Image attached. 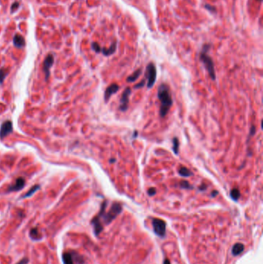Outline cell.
<instances>
[{
    "mask_svg": "<svg viewBox=\"0 0 263 264\" xmlns=\"http://www.w3.org/2000/svg\"><path fill=\"white\" fill-rule=\"evenodd\" d=\"M173 143V151L175 155H178L179 151V140L178 138H174L172 140Z\"/></svg>",
    "mask_w": 263,
    "mask_h": 264,
    "instance_id": "21",
    "label": "cell"
},
{
    "mask_svg": "<svg viewBox=\"0 0 263 264\" xmlns=\"http://www.w3.org/2000/svg\"><path fill=\"white\" fill-rule=\"evenodd\" d=\"M180 186H181V188H187V189L192 188H193L192 186L189 184L188 182H187V181H182V182H180Z\"/></svg>",
    "mask_w": 263,
    "mask_h": 264,
    "instance_id": "23",
    "label": "cell"
},
{
    "mask_svg": "<svg viewBox=\"0 0 263 264\" xmlns=\"http://www.w3.org/2000/svg\"><path fill=\"white\" fill-rule=\"evenodd\" d=\"M156 191H157L156 189H155L154 188H150L148 189V191H147V193H148V195H150V196H153V195H154L156 194Z\"/></svg>",
    "mask_w": 263,
    "mask_h": 264,
    "instance_id": "27",
    "label": "cell"
},
{
    "mask_svg": "<svg viewBox=\"0 0 263 264\" xmlns=\"http://www.w3.org/2000/svg\"><path fill=\"white\" fill-rule=\"evenodd\" d=\"M210 44H205L202 47V51L200 53V60L204 64V66L207 70L209 76L213 80H215V70H214V62L212 59L208 54V51L210 49Z\"/></svg>",
    "mask_w": 263,
    "mask_h": 264,
    "instance_id": "2",
    "label": "cell"
},
{
    "mask_svg": "<svg viewBox=\"0 0 263 264\" xmlns=\"http://www.w3.org/2000/svg\"><path fill=\"white\" fill-rule=\"evenodd\" d=\"M164 264H171V263H170V261L168 260H165L164 261Z\"/></svg>",
    "mask_w": 263,
    "mask_h": 264,
    "instance_id": "33",
    "label": "cell"
},
{
    "mask_svg": "<svg viewBox=\"0 0 263 264\" xmlns=\"http://www.w3.org/2000/svg\"><path fill=\"white\" fill-rule=\"evenodd\" d=\"M122 212V206L119 202H114L111 206V209L107 213L105 212L102 215H97L100 219H103L104 222L106 225L110 224L113 220H114L119 214Z\"/></svg>",
    "mask_w": 263,
    "mask_h": 264,
    "instance_id": "3",
    "label": "cell"
},
{
    "mask_svg": "<svg viewBox=\"0 0 263 264\" xmlns=\"http://www.w3.org/2000/svg\"><path fill=\"white\" fill-rule=\"evenodd\" d=\"M218 191H212V192H211V196L212 197H215L216 195H218Z\"/></svg>",
    "mask_w": 263,
    "mask_h": 264,
    "instance_id": "32",
    "label": "cell"
},
{
    "mask_svg": "<svg viewBox=\"0 0 263 264\" xmlns=\"http://www.w3.org/2000/svg\"><path fill=\"white\" fill-rule=\"evenodd\" d=\"M141 74V69H138L136 71H134V73L131 75H130L127 79V81L129 83H133L135 82L138 79V77H140V75Z\"/></svg>",
    "mask_w": 263,
    "mask_h": 264,
    "instance_id": "17",
    "label": "cell"
},
{
    "mask_svg": "<svg viewBox=\"0 0 263 264\" xmlns=\"http://www.w3.org/2000/svg\"><path fill=\"white\" fill-rule=\"evenodd\" d=\"M13 131V123L10 120H6L3 122L0 128V138H5L7 135H10Z\"/></svg>",
    "mask_w": 263,
    "mask_h": 264,
    "instance_id": "7",
    "label": "cell"
},
{
    "mask_svg": "<svg viewBox=\"0 0 263 264\" xmlns=\"http://www.w3.org/2000/svg\"><path fill=\"white\" fill-rule=\"evenodd\" d=\"M231 198L234 201H238L240 198V191L238 188H233L231 190L230 192Z\"/></svg>",
    "mask_w": 263,
    "mask_h": 264,
    "instance_id": "20",
    "label": "cell"
},
{
    "mask_svg": "<svg viewBox=\"0 0 263 264\" xmlns=\"http://www.w3.org/2000/svg\"><path fill=\"white\" fill-rule=\"evenodd\" d=\"M64 264H74L73 263V258L72 253L69 252H66L62 256Z\"/></svg>",
    "mask_w": 263,
    "mask_h": 264,
    "instance_id": "15",
    "label": "cell"
},
{
    "mask_svg": "<svg viewBox=\"0 0 263 264\" xmlns=\"http://www.w3.org/2000/svg\"><path fill=\"white\" fill-rule=\"evenodd\" d=\"M29 236H30V238L32 239H34V240H40V239H42V236L39 233L37 228L31 229L30 231H29Z\"/></svg>",
    "mask_w": 263,
    "mask_h": 264,
    "instance_id": "16",
    "label": "cell"
},
{
    "mask_svg": "<svg viewBox=\"0 0 263 264\" xmlns=\"http://www.w3.org/2000/svg\"><path fill=\"white\" fill-rule=\"evenodd\" d=\"M116 49L117 42L114 41V42L111 44V46L109 48H107V49H106V48H101V52L104 56H107H107H111V55L114 54L115 53V51H116Z\"/></svg>",
    "mask_w": 263,
    "mask_h": 264,
    "instance_id": "13",
    "label": "cell"
},
{
    "mask_svg": "<svg viewBox=\"0 0 263 264\" xmlns=\"http://www.w3.org/2000/svg\"><path fill=\"white\" fill-rule=\"evenodd\" d=\"M13 44L17 48H23L25 45V41L21 35L16 34L13 38Z\"/></svg>",
    "mask_w": 263,
    "mask_h": 264,
    "instance_id": "12",
    "label": "cell"
},
{
    "mask_svg": "<svg viewBox=\"0 0 263 264\" xmlns=\"http://www.w3.org/2000/svg\"><path fill=\"white\" fill-rule=\"evenodd\" d=\"M244 250H245V246H244V245L242 244V243L238 242V243H235V244L233 246L232 250V254L234 256H238L244 251Z\"/></svg>",
    "mask_w": 263,
    "mask_h": 264,
    "instance_id": "14",
    "label": "cell"
},
{
    "mask_svg": "<svg viewBox=\"0 0 263 264\" xmlns=\"http://www.w3.org/2000/svg\"><path fill=\"white\" fill-rule=\"evenodd\" d=\"M119 89H120V88L117 84H113L111 86H109L105 90V93H104V100H105L106 102H107L109 100V99L111 98V96L114 93H116L119 90Z\"/></svg>",
    "mask_w": 263,
    "mask_h": 264,
    "instance_id": "11",
    "label": "cell"
},
{
    "mask_svg": "<svg viewBox=\"0 0 263 264\" xmlns=\"http://www.w3.org/2000/svg\"><path fill=\"white\" fill-rule=\"evenodd\" d=\"M40 188V185H36L33 186V187L31 188L30 189H29V191H28L27 192H26V193H25V195L22 197V198L23 199V198H28V197H30L31 195H33V194L36 192V191H38Z\"/></svg>",
    "mask_w": 263,
    "mask_h": 264,
    "instance_id": "19",
    "label": "cell"
},
{
    "mask_svg": "<svg viewBox=\"0 0 263 264\" xmlns=\"http://www.w3.org/2000/svg\"><path fill=\"white\" fill-rule=\"evenodd\" d=\"M8 75V72L6 69H4V68H2V69H0V84H2L3 81L5 80L6 77H7Z\"/></svg>",
    "mask_w": 263,
    "mask_h": 264,
    "instance_id": "22",
    "label": "cell"
},
{
    "mask_svg": "<svg viewBox=\"0 0 263 264\" xmlns=\"http://www.w3.org/2000/svg\"><path fill=\"white\" fill-rule=\"evenodd\" d=\"M257 1H259V2H262V0H257Z\"/></svg>",
    "mask_w": 263,
    "mask_h": 264,
    "instance_id": "35",
    "label": "cell"
},
{
    "mask_svg": "<svg viewBox=\"0 0 263 264\" xmlns=\"http://www.w3.org/2000/svg\"><path fill=\"white\" fill-rule=\"evenodd\" d=\"M158 97L161 101L160 115L164 117L168 113L169 110L173 104L172 97H171L168 86L164 84L160 86L158 91Z\"/></svg>",
    "mask_w": 263,
    "mask_h": 264,
    "instance_id": "1",
    "label": "cell"
},
{
    "mask_svg": "<svg viewBox=\"0 0 263 264\" xmlns=\"http://www.w3.org/2000/svg\"><path fill=\"white\" fill-rule=\"evenodd\" d=\"M28 263H29V260L27 258H23L22 260H20L17 264H28Z\"/></svg>",
    "mask_w": 263,
    "mask_h": 264,
    "instance_id": "29",
    "label": "cell"
},
{
    "mask_svg": "<svg viewBox=\"0 0 263 264\" xmlns=\"http://www.w3.org/2000/svg\"><path fill=\"white\" fill-rule=\"evenodd\" d=\"M205 8H206V9H209V10H210V11H215V9H214V7H211L210 6H209V5H205Z\"/></svg>",
    "mask_w": 263,
    "mask_h": 264,
    "instance_id": "31",
    "label": "cell"
},
{
    "mask_svg": "<svg viewBox=\"0 0 263 264\" xmlns=\"http://www.w3.org/2000/svg\"><path fill=\"white\" fill-rule=\"evenodd\" d=\"M152 225L154 232L157 236L164 238L166 234V223L162 219H153Z\"/></svg>",
    "mask_w": 263,
    "mask_h": 264,
    "instance_id": "5",
    "label": "cell"
},
{
    "mask_svg": "<svg viewBox=\"0 0 263 264\" xmlns=\"http://www.w3.org/2000/svg\"><path fill=\"white\" fill-rule=\"evenodd\" d=\"M91 223L93 226V230H94L95 235L98 236L103 231V230H104V226H103V224H102V222L100 221V217L98 216V215L95 216L92 219V221H91Z\"/></svg>",
    "mask_w": 263,
    "mask_h": 264,
    "instance_id": "10",
    "label": "cell"
},
{
    "mask_svg": "<svg viewBox=\"0 0 263 264\" xmlns=\"http://www.w3.org/2000/svg\"><path fill=\"white\" fill-rule=\"evenodd\" d=\"M54 63V57L53 54H48L43 61V72L45 73V79L47 80L50 76V68Z\"/></svg>",
    "mask_w": 263,
    "mask_h": 264,
    "instance_id": "6",
    "label": "cell"
},
{
    "mask_svg": "<svg viewBox=\"0 0 263 264\" xmlns=\"http://www.w3.org/2000/svg\"><path fill=\"white\" fill-rule=\"evenodd\" d=\"M145 84H146V80H145V79H143V80H141V82L139 83V84H136V85L134 86V88L135 89H138V88H143V86L145 85Z\"/></svg>",
    "mask_w": 263,
    "mask_h": 264,
    "instance_id": "26",
    "label": "cell"
},
{
    "mask_svg": "<svg viewBox=\"0 0 263 264\" xmlns=\"http://www.w3.org/2000/svg\"><path fill=\"white\" fill-rule=\"evenodd\" d=\"M131 93V90L130 88H127L125 90L123 91L122 97L120 98V110L121 111H126L128 108L129 104V99Z\"/></svg>",
    "mask_w": 263,
    "mask_h": 264,
    "instance_id": "8",
    "label": "cell"
},
{
    "mask_svg": "<svg viewBox=\"0 0 263 264\" xmlns=\"http://www.w3.org/2000/svg\"><path fill=\"white\" fill-rule=\"evenodd\" d=\"M178 173L180 175L184 177H189L193 175L192 171H191L188 168H187L186 167H181L178 170Z\"/></svg>",
    "mask_w": 263,
    "mask_h": 264,
    "instance_id": "18",
    "label": "cell"
},
{
    "mask_svg": "<svg viewBox=\"0 0 263 264\" xmlns=\"http://www.w3.org/2000/svg\"><path fill=\"white\" fill-rule=\"evenodd\" d=\"M19 4L18 2H13L11 6V13H15L19 9Z\"/></svg>",
    "mask_w": 263,
    "mask_h": 264,
    "instance_id": "25",
    "label": "cell"
},
{
    "mask_svg": "<svg viewBox=\"0 0 263 264\" xmlns=\"http://www.w3.org/2000/svg\"><path fill=\"white\" fill-rule=\"evenodd\" d=\"M25 179L22 177H19L18 179L16 180L15 183L12 184L11 185H9V188H8V190L7 191L9 192L10 191H19V190H22L24 187H25Z\"/></svg>",
    "mask_w": 263,
    "mask_h": 264,
    "instance_id": "9",
    "label": "cell"
},
{
    "mask_svg": "<svg viewBox=\"0 0 263 264\" xmlns=\"http://www.w3.org/2000/svg\"><path fill=\"white\" fill-rule=\"evenodd\" d=\"M206 188H207V185L205 184H202V185L199 186V190L200 191H205L206 190Z\"/></svg>",
    "mask_w": 263,
    "mask_h": 264,
    "instance_id": "30",
    "label": "cell"
},
{
    "mask_svg": "<svg viewBox=\"0 0 263 264\" xmlns=\"http://www.w3.org/2000/svg\"><path fill=\"white\" fill-rule=\"evenodd\" d=\"M92 49L94 50L96 53H100L101 52V47L97 43L94 42L92 43Z\"/></svg>",
    "mask_w": 263,
    "mask_h": 264,
    "instance_id": "24",
    "label": "cell"
},
{
    "mask_svg": "<svg viewBox=\"0 0 263 264\" xmlns=\"http://www.w3.org/2000/svg\"><path fill=\"white\" fill-rule=\"evenodd\" d=\"M145 78L147 79V85L148 88L154 87L157 79L156 67L153 63H150L146 67Z\"/></svg>",
    "mask_w": 263,
    "mask_h": 264,
    "instance_id": "4",
    "label": "cell"
},
{
    "mask_svg": "<svg viewBox=\"0 0 263 264\" xmlns=\"http://www.w3.org/2000/svg\"><path fill=\"white\" fill-rule=\"evenodd\" d=\"M256 132V127H255V126H252V127H251V128H250V132H249V138H250V137H252V136H253V135H255Z\"/></svg>",
    "mask_w": 263,
    "mask_h": 264,
    "instance_id": "28",
    "label": "cell"
},
{
    "mask_svg": "<svg viewBox=\"0 0 263 264\" xmlns=\"http://www.w3.org/2000/svg\"><path fill=\"white\" fill-rule=\"evenodd\" d=\"M110 162H116V159H111V160H110Z\"/></svg>",
    "mask_w": 263,
    "mask_h": 264,
    "instance_id": "34",
    "label": "cell"
}]
</instances>
